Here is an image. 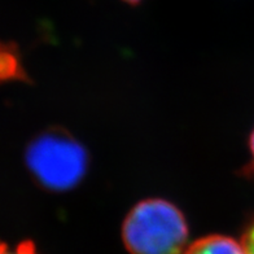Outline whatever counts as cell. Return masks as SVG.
Instances as JSON below:
<instances>
[{
  "label": "cell",
  "instance_id": "cell-5",
  "mask_svg": "<svg viewBox=\"0 0 254 254\" xmlns=\"http://www.w3.org/2000/svg\"><path fill=\"white\" fill-rule=\"evenodd\" d=\"M243 244H244L247 254H254V218L248 223V227L243 236Z\"/></svg>",
  "mask_w": 254,
  "mask_h": 254
},
{
  "label": "cell",
  "instance_id": "cell-6",
  "mask_svg": "<svg viewBox=\"0 0 254 254\" xmlns=\"http://www.w3.org/2000/svg\"><path fill=\"white\" fill-rule=\"evenodd\" d=\"M249 152H251L252 162L249 165V174L254 177V130L252 131L251 136H249Z\"/></svg>",
  "mask_w": 254,
  "mask_h": 254
},
{
  "label": "cell",
  "instance_id": "cell-4",
  "mask_svg": "<svg viewBox=\"0 0 254 254\" xmlns=\"http://www.w3.org/2000/svg\"><path fill=\"white\" fill-rule=\"evenodd\" d=\"M0 254H38L31 241H24L16 247H9L5 243H0Z\"/></svg>",
  "mask_w": 254,
  "mask_h": 254
},
{
  "label": "cell",
  "instance_id": "cell-3",
  "mask_svg": "<svg viewBox=\"0 0 254 254\" xmlns=\"http://www.w3.org/2000/svg\"><path fill=\"white\" fill-rule=\"evenodd\" d=\"M184 254H247L243 241L224 235H209L196 240Z\"/></svg>",
  "mask_w": 254,
  "mask_h": 254
},
{
  "label": "cell",
  "instance_id": "cell-2",
  "mask_svg": "<svg viewBox=\"0 0 254 254\" xmlns=\"http://www.w3.org/2000/svg\"><path fill=\"white\" fill-rule=\"evenodd\" d=\"M26 162L44 188L63 192L82 181L87 171L88 157L75 139L63 131H50L31 141Z\"/></svg>",
  "mask_w": 254,
  "mask_h": 254
},
{
  "label": "cell",
  "instance_id": "cell-7",
  "mask_svg": "<svg viewBox=\"0 0 254 254\" xmlns=\"http://www.w3.org/2000/svg\"><path fill=\"white\" fill-rule=\"evenodd\" d=\"M124 1H126V3H128V4H139V3H141L143 0H124Z\"/></svg>",
  "mask_w": 254,
  "mask_h": 254
},
{
  "label": "cell",
  "instance_id": "cell-1",
  "mask_svg": "<svg viewBox=\"0 0 254 254\" xmlns=\"http://www.w3.org/2000/svg\"><path fill=\"white\" fill-rule=\"evenodd\" d=\"M188 235L181 209L162 198L137 202L122 226L124 244L130 254H182Z\"/></svg>",
  "mask_w": 254,
  "mask_h": 254
}]
</instances>
